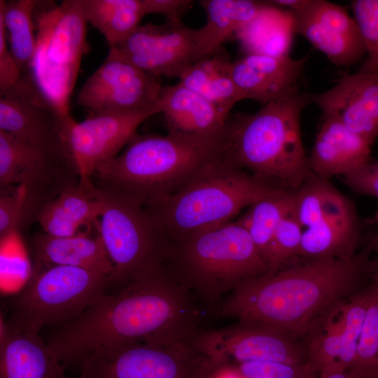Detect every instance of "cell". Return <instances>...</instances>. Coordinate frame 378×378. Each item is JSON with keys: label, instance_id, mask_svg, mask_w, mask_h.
<instances>
[{"label": "cell", "instance_id": "cell-34", "mask_svg": "<svg viewBox=\"0 0 378 378\" xmlns=\"http://www.w3.org/2000/svg\"><path fill=\"white\" fill-rule=\"evenodd\" d=\"M355 378L378 373V288L374 284L354 360L347 370Z\"/></svg>", "mask_w": 378, "mask_h": 378}, {"label": "cell", "instance_id": "cell-38", "mask_svg": "<svg viewBox=\"0 0 378 378\" xmlns=\"http://www.w3.org/2000/svg\"><path fill=\"white\" fill-rule=\"evenodd\" d=\"M233 366L245 378H316L317 372L310 363L251 361Z\"/></svg>", "mask_w": 378, "mask_h": 378}, {"label": "cell", "instance_id": "cell-32", "mask_svg": "<svg viewBox=\"0 0 378 378\" xmlns=\"http://www.w3.org/2000/svg\"><path fill=\"white\" fill-rule=\"evenodd\" d=\"M293 205V191L280 190L252 204L237 220L248 230L267 266L275 231Z\"/></svg>", "mask_w": 378, "mask_h": 378}, {"label": "cell", "instance_id": "cell-3", "mask_svg": "<svg viewBox=\"0 0 378 378\" xmlns=\"http://www.w3.org/2000/svg\"><path fill=\"white\" fill-rule=\"evenodd\" d=\"M309 94L299 88L256 113L229 115L223 139L225 159L276 188H299L314 174L300 130Z\"/></svg>", "mask_w": 378, "mask_h": 378}, {"label": "cell", "instance_id": "cell-35", "mask_svg": "<svg viewBox=\"0 0 378 378\" xmlns=\"http://www.w3.org/2000/svg\"><path fill=\"white\" fill-rule=\"evenodd\" d=\"M303 227L295 216L293 209L280 223L270 245L267 272H273L285 266L300 250Z\"/></svg>", "mask_w": 378, "mask_h": 378}, {"label": "cell", "instance_id": "cell-6", "mask_svg": "<svg viewBox=\"0 0 378 378\" xmlns=\"http://www.w3.org/2000/svg\"><path fill=\"white\" fill-rule=\"evenodd\" d=\"M280 190L225 160L181 190L144 204L169 241L231 221L243 209Z\"/></svg>", "mask_w": 378, "mask_h": 378}, {"label": "cell", "instance_id": "cell-9", "mask_svg": "<svg viewBox=\"0 0 378 378\" xmlns=\"http://www.w3.org/2000/svg\"><path fill=\"white\" fill-rule=\"evenodd\" d=\"M110 289L109 276L70 266H52L34 272L16 295L7 325L38 333L50 325L62 324L83 314Z\"/></svg>", "mask_w": 378, "mask_h": 378}, {"label": "cell", "instance_id": "cell-15", "mask_svg": "<svg viewBox=\"0 0 378 378\" xmlns=\"http://www.w3.org/2000/svg\"><path fill=\"white\" fill-rule=\"evenodd\" d=\"M282 331L241 324L197 334L199 349L218 368L251 361L309 363L304 344Z\"/></svg>", "mask_w": 378, "mask_h": 378}, {"label": "cell", "instance_id": "cell-24", "mask_svg": "<svg viewBox=\"0 0 378 378\" xmlns=\"http://www.w3.org/2000/svg\"><path fill=\"white\" fill-rule=\"evenodd\" d=\"M371 146L337 120L323 117L309 156L312 173L329 180L349 174L368 162Z\"/></svg>", "mask_w": 378, "mask_h": 378}, {"label": "cell", "instance_id": "cell-25", "mask_svg": "<svg viewBox=\"0 0 378 378\" xmlns=\"http://www.w3.org/2000/svg\"><path fill=\"white\" fill-rule=\"evenodd\" d=\"M344 300L326 309L304 336L308 361L320 377L347 371L351 365L345 351Z\"/></svg>", "mask_w": 378, "mask_h": 378}, {"label": "cell", "instance_id": "cell-22", "mask_svg": "<svg viewBox=\"0 0 378 378\" xmlns=\"http://www.w3.org/2000/svg\"><path fill=\"white\" fill-rule=\"evenodd\" d=\"M65 365L35 333L0 319V378H66Z\"/></svg>", "mask_w": 378, "mask_h": 378}, {"label": "cell", "instance_id": "cell-1", "mask_svg": "<svg viewBox=\"0 0 378 378\" xmlns=\"http://www.w3.org/2000/svg\"><path fill=\"white\" fill-rule=\"evenodd\" d=\"M195 320L188 291L161 265L59 325L46 342L65 367H79L101 346L193 337Z\"/></svg>", "mask_w": 378, "mask_h": 378}, {"label": "cell", "instance_id": "cell-37", "mask_svg": "<svg viewBox=\"0 0 378 378\" xmlns=\"http://www.w3.org/2000/svg\"><path fill=\"white\" fill-rule=\"evenodd\" d=\"M32 220L26 187L22 185L0 188V237Z\"/></svg>", "mask_w": 378, "mask_h": 378}, {"label": "cell", "instance_id": "cell-28", "mask_svg": "<svg viewBox=\"0 0 378 378\" xmlns=\"http://www.w3.org/2000/svg\"><path fill=\"white\" fill-rule=\"evenodd\" d=\"M206 14V24L195 29L200 59L222 48V44L234 38L266 3L253 0H202Z\"/></svg>", "mask_w": 378, "mask_h": 378}, {"label": "cell", "instance_id": "cell-13", "mask_svg": "<svg viewBox=\"0 0 378 378\" xmlns=\"http://www.w3.org/2000/svg\"><path fill=\"white\" fill-rule=\"evenodd\" d=\"M161 113L160 103L146 109L90 114L86 119L69 124L65 142L84 188L92 186L97 169L118 155L137 134L148 118Z\"/></svg>", "mask_w": 378, "mask_h": 378}, {"label": "cell", "instance_id": "cell-7", "mask_svg": "<svg viewBox=\"0 0 378 378\" xmlns=\"http://www.w3.org/2000/svg\"><path fill=\"white\" fill-rule=\"evenodd\" d=\"M88 190L99 205L97 230L113 267L110 289L162 265L169 241L146 205L114 188L93 183Z\"/></svg>", "mask_w": 378, "mask_h": 378}, {"label": "cell", "instance_id": "cell-17", "mask_svg": "<svg viewBox=\"0 0 378 378\" xmlns=\"http://www.w3.org/2000/svg\"><path fill=\"white\" fill-rule=\"evenodd\" d=\"M71 115H63L27 75L14 88L0 94V130L25 143L67 148L65 133Z\"/></svg>", "mask_w": 378, "mask_h": 378}, {"label": "cell", "instance_id": "cell-21", "mask_svg": "<svg viewBox=\"0 0 378 378\" xmlns=\"http://www.w3.org/2000/svg\"><path fill=\"white\" fill-rule=\"evenodd\" d=\"M159 103L168 133L205 140L223 139L230 115L180 83L162 86Z\"/></svg>", "mask_w": 378, "mask_h": 378}, {"label": "cell", "instance_id": "cell-14", "mask_svg": "<svg viewBox=\"0 0 378 378\" xmlns=\"http://www.w3.org/2000/svg\"><path fill=\"white\" fill-rule=\"evenodd\" d=\"M162 88L159 77L109 50L78 90L76 104L90 114L143 110L159 104Z\"/></svg>", "mask_w": 378, "mask_h": 378}, {"label": "cell", "instance_id": "cell-20", "mask_svg": "<svg viewBox=\"0 0 378 378\" xmlns=\"http://www.w3.org/2000/svg\"><path fill=\"white\" fill-rule=\"evenodd\" d=\"M307 58L247 54L231 62L230 73L240 99L263 105L299 89Z\"/></svg>", "mask_w": 378, "mask_h": 378}, {"label": "cell", "instance_id": "cell-33", "mask_svg": "<svg viewBox=\"0 0 378 378\" xmlns=\"http://www.w3.org/2000/svg\"><path fill=\"white\" fill-rule=\"evenodd\" d=\"M34 263L20 230L0 237V290L16 295L29 283Z\"/></svg>", "mask_w": 378, "mask_h": 378}, {"label": "cell", "instance_id": "cell-18", "mask_svg": "<svg viewBox=\"0 0 378 378\" xmlns=\"http://www.w3.org/2000/svg\"><path fill=\"white\" fill-rule=\"evenodd\" d=\"M292 13L295 34L304 37L335 65L349 66L366 53L354 18L342 6L325 0H307Z\"/></svg>", "mask_w": 378, "mask_h": 378}, {"label": "cell", "instance_id": "cell-16", "mask_svg": "<svg viewBox=\"0 0 378 378\" xmlns=\"http://www.w3.org/2000/svg\"><path fill=\"white\" fill-rule=\"evenodd\" d=\"M121 59L160 77L180 78L200 59L195 29L181 21L139 25L123 41L109 48Z\"/></svg>", "mask_w": 378, "mask_h": 378}, {"label": "cell", "instance_id": "cell-44", "mask_svg": "<svg viewBox=\"0 0 378 378\" xmlns=\"http://www.w3.org/2000/svg\"><path fill=\"white\" fill-rule=\"evenodd\" d=\"M316 378H355V377L353 375H351L348 371H344V372H341L333 373L325 377H318Z\"/></svg>", "mask_w": 378, "mask_h": 378}, {"label": "cell", "instance_id": "cell-23", "mask_svg": "<svg viewBox=\"0 0 378 378\" xmlns=\"http://www.w3.org/2000/svg\"><path fill=\"white\" fill-rule=\"evenodd\" d=\"M97 229L65 237L36 233L31 239L34 272L52 266H70L99 272L110 278L113 264Z\"/></svg>", "mask_w": 378, "mask_h": 378}, {"label": "cell", "instance_id": "cell-43", "mask_svg": "<svg viewBox=\"0 0 378 378\" xmlns=\"http://www.w3.org/2000/svg\"><path fill=\"white\" fill-rule=\"evenodd\" d=\"M375 222L377 223V230L370 239V241L365 249H367L370 253H375L378 257V211L376 215Z\"/></svg>", "mask_w": 378, "mask_h": 378}, {"label": "cell", "instance_id": "cell-27", "mask_svg": "<svg viewBox=\"0 0 378 378\" xmlns=\"http://www.w3.org/2000/svg\"><path fill=\"white\" fill-rule=\"evenodd\" d=\"M294 34L292 11L267 1L234 38L239 41L245 55L285 57L289 56Z\"/></svg>", "mask_w": 378, "mask_h": 378}, {"label": "cell", "instance_id": "cell-19", "mask_svg": "<svg viewBox=\"0 0 378 378\" xmlns=\"http://www.w3.org/2000/svg\"><path fill=\"white\" fill-rule=\"evenodd\" d=\"M323 117L335 119L372 146L378 137V74L358 71L309 94Z\"/></svg>", "mask_w": 378, "mask_h": 378}, {"label": "cell", "instance_id": "cell-30", "mask_svg": "<svg viewBox=\"0 0 378 378\" xmlns=\"http://www.w3.org/2000/svg\"><path fill=\"white\" fill-rule=\"evenodd\" d=\"M83 16L109 48L127 38L146 15L142 0H81Z\"/></svg>", "mask_w": 378, "mask_h": 378}, {"label": "cell", "instance_id": "cell-45", "mask_svg": "<svg viewBox=\"0 0 378 378\" xmlns=\"http://www.w3.org/2000/svg\"><path fill=\"white\" fill-rule=\"evenodd\" d=\"M370 273L374 282V284L378 288V262L377 263H372Z\"/></svg>", "mask_w": 378, "mask_h": 378}, {"label": "cell", "instance_id": "cell-29", "mask_svg": "<svg viewBox=\"0 0 378 378\" xmlns=\"http://www.w3.org/2000/svg\"><path fill=\"white\" fill-rule=\"evenodd\" d=\"M231 62L220 48L190 65L178 83L230 115L233 106L241 101L231 76Z\"/></svg>", "mask_w": 378, "mask_h": 378}, {"label": "cell", "instance_id": "cell-5", "mask_svg": "<svg viewBox=\"0 0 378 378\" xmlns=\"http://www.w3.org/2000/svg\"><path fill=\"white\" fill-rule=\"evenodd\" d=\"M162 265L188 291L194 290L209 304L268 271L248 230L237 220L169 241Z\"/></svg>", "mask_w": 378, "mask_h": 378}, {"label": "cell", "instance_id": "cell-36", "mask_svg": "<svg viewBox=\"0 0 378 378\" xmlns=\"http://www.w3.org/2000/svg\"><path fill=\"white\" fill-rule=\"evenodd\" d=\"M351 8L368 54L358 71L378 74V0H355Z\"/></svg>", "mask_w": 378, "mask_h": 378}, {"label": "cell", "instance_id": "cell-4", "mask_svg": "<svg viewBox=\"0 0 378 378\" xmlns=\"http://www.w3.org/2000/svg\"><path fill=\"white\" fill-rule=\"evenodd\" d=\"M225 160L223 140L137 134L97 169L92 181L146 204L181 190Z\"/></svg>", "mask_w": 378, "mask_h": 378}, {"label": "cell", "instance_id": "cell-31", "mask_svg": "<svg viewBox=\"0 0 378 378\" xmlns=\"http://www.w3.org/2000/svg\"><path fill=\"white\" fill-rule=\"evenodd\" d=\"M39 1H0L3 20L10 51L23 76L29 74L36 49L34 13Z\"/></svg>", "mask_w": 378, "mask_h": 378}, {"label": "cell", "instance_id": "cell-2", "mask_svg": "<svg viewBox=\"0 0 378 378\" xmlns=\"http://www.w3.org/2000/svg\"><path fill=\"white\" fill-rule=\"evenodd\" d=\"M366 249L349 259L303 258L273 272L244 280L230 292L220 314L241 324L304 337L324 311L349 298L367 272Z\"/></svg>", "mask_w": 378, "mask_h": 378}, {"label": "cell", "instance_id": "cell-11", "mask_svg": "<svg viewBox=\"0 0 378 378\" xmlns=\"http://www.w3.org/2000/svg\"><path fill=\"white\" fill-rule=\"evenodd\" d=\"M293 212L303 227L298 256L349 259L356 254L360 223L353 203L314 174L293 191Z\"/></svg>", "mask_w": 378, "mask_h": 378}, {"label": "cell", "instance_id": "cell-41", "mask_svg": "<svg viewBox=\"0 0 378 378\" xmlns=\"http://www.w3.org/2000/svg\"><path fill=\"white\" fill-rule=\"evenodd\" d=\"M146 14L158 13L168 22H179L192 6L190 0H142Z\"/></svg>", "mask_w": 378, "mask_h": 378}, {"label": "cell", "instance_id": "cell-42", "mask_svg": "<svg viewBox=\"0 0 378 378\" xmlns=\"http://www.w3.org/2000/svg\"><path fill=\"white\" fill-rule=\"evenodd\" d=\"M211 378H245L233 366L227 365L219 368Z\"/></svg>", "mask_w": 378, "mask_h": 378}, {"label": "cell", "instance_id": "cell-40", "mask_svg": "<svg viewBox=\"0 0 378 378\" xmlns=\"http://www.w3.org/2000/svg\"><path fill=\"white\" fill-rule=\"evenodd\" d=\"M343 177L344 182L353 191L378 198V160L369 161Z\"/></svg>", "mask_w": 378, "mask_h": 378}, {"label": "cell", "instance_id": "cell-39", "mask_svg": "<svg viewBox=\"0 0 378 378\" xmlns=\"http://www.w3.org/2000/svg\"><path fill=\"white\" fill-rule=\"evenodd\" d=\"M23 76L10 51L5 27L0 18V94L16 86Z\"/></svg>", "mask_w": 378, "mask_h": 378}, {"label": "cell", "instance_id": "cell-26", "mask_svg": "<svg viewBox=\"0 0 378 378\" xmlns=\"http://www.w3.org/2000/svg\"><path fill=\"white\" fill-rule=\"evenodd\" d=\"M99 205L88 189L71 186L38 211L36 221L42 232L55 237L73 235L83 226L97 227Z\"/></svg>", "mask_w": 378, "mask_h": 378}, {"label": "cell", "instance_id": "cell-46", "mask_svg": "<svg viewBox=\"0 0 378 378\" xmlns=\"http://www.w3.org/2000/svg\"><path fill=\"white\" fill-rule=\"evenodd\" d=\"M365 378H378V373L374 374Z\"/></svg>", "mask_w": 378, "mask_h": 378}, {"label": "cell", "instance_id": "cell-8", "mask_svg": "<svg viewBox=\"0 0 378 378\" xmlns=\"http://www.w3.org/2000/svg\"><path fill=\"white\" fill-rule=\"evenodd\" d=\"M34 18L36 49L27 76L63 115H70L71 96L90 48L81 0L38 1Z\"/></svg>", "mask_w": 378, "mask_h": 378}, {"label": "cell", "instance_id": "cell-12", "mask_svg": "<svg viewBox=\"0 0 378 378\" xmlns=\"http://www.w3.org/2000/svg\"><path fill=\"white\" fill-rule=\"evenodd\" d=\"M79 183L67 148H50L22 141L0 130V188L27 189L36 220L40 209L65 188Z\"/></svg>", "mask_w": 378, "mask_h": 378}, {"label": "cell", "instance_id": "cell-10", "mask_svg": "<svg viewBox=\"0 0 378 378\" xmlns=\"http://www.w3.org/2000/svg\"><path fill=\"white\" fill-rule=\"evenodd\" d=\"M196 335L97 347L77 378H211L219 368L197 346Z\"/></svg>", "mask_w": 378, "mask_h": 378}]
</instances>
